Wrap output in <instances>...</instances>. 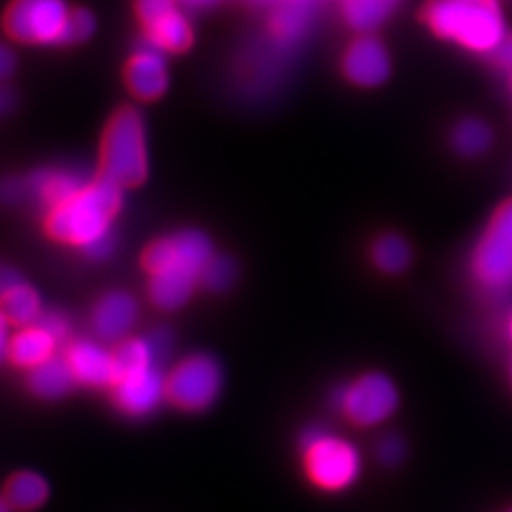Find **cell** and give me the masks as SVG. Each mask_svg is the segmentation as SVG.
Here are the masks:
<instances>
[{"label": "cell", "mask_w": 512, "mask_h": 512, "mask_svg": "<svg viewBox=\"0 0 512 512\" xmlns=\"http://www.w3.org/2000/svg\"><path fill=\"white\" fill-rule=\"evenodd\" d=\"M213 255L211 239L198 230H184L154 241L143 256V266L150 274V302L162 311L183 308Z\"/></svg>", "instance_id": "6da1fadb"}, {"label": "cell", "mask_w": 512, "mask_h": 512, "mask_svg": "<svg viewBox=\"0 0 512 512\" xmlns=\"http://www.w3.org/2000/svg\"><path fill=\"white\" fill-rule=\"evenodd\" d=\"M76 384L73 370L65 357L54 355L52 359L44 361L42 365L29 370L27 385L33 395L44 401H57L69 395V391Z\"/></svg>", "instance_id": "ac0fdd59"}, {"label": "cell", "mask_w": 512, "mask_h": 512, "mask_svg": "<svg viewBox=\"0 0 512 512\" xmlns=\"http://www.w3.org/2000/svg\"><path fill=\"white\" fill-rule=\"evenodd\" d=\"M177 2L190 10H209L220 4V0H177Z\"/></svg>", "instance_id": "8d00e7d4"}, {"label": "cell", "mask_w": 512, "mask_h": 512, "mask_svg": "<svg viewBox=\"0 0 512 512\" xmlns=\"http://www.w3.org/2000/svg\"><path fill=\"white\" fill-rule=\"evenodd\" d=\"M126 82L131 93L141 101H156L169 88V71L165 65L164 52L152 46L147 38L129 59Z\"/></svg>", "instance_id": "4fadbf2b"}, {"label": "cell", "mask_w": 512, "mask_h": 512, "mask_svg": "<svg viewBox=\"0 0 512 512\" xmlns=\"http://www.w3.org/2000/svg\"><path fill=\"white\" fill-rule=\"evenodd\" d=\"M238 277V266L230 256L213 255L205 264L200 283L211 293H224L228 291Z\"/></svg>", "instance_id": "d4e9b609"}, {"label": "cell", "mask_w": 512, "mask_h": 512, "mask_svg": "<svg viewBox=\"0 0 512 512\" xmlns=\"http://www.w3.org/2000/svg\"><path fill=\"white\" fill-rule=\"evenodd\" d=\"M50 495L48 482L33 471H21L12 476L6 484L4 499L12 507V511H35Z\"/></svg>", "instance_id": "ffe728a7"}, {"label": "cell", "mask_w": 512, "mask_h": 512, "mask_svg": "<svg viewBox=\"0 0 512 512\" xmlns=\"http://www.w3.org/2000/svg\"><path fill=\"white\" fill-rule=\"evenodd\" d=\"M300 454L306 478L325 494L346 492L363 473L359 448L321 425H311L302 433Z\"/></svg>", "instance_id": "277c9868"}, {"label": "cell", "mask_w": 512, "mask_h": 512, "mask_svg": "<svg viewBox=\"0 0 512 512\" xmlns=\"http://www.w3.org/2000/svg\"><path fill=\"white\" fill-rule=\"evenodd\" d=\"M12 511V507L8 505V501L4 499V497H0V512H10Z\"/></svg>", "instance_id": "f35d334b"}, {"label": "cell", "mask_w": 512, "mask_h": 512, "mask_svg": "<svg viewBox=\"0 0 512 512\" xmlns=\"http://www.w3.org/2000/svg\"><path fill=\"white\" fill-rule=\"evenodd\" d=\"M256 8H275L281 0H249Z\"/></svg>", "instance_id": "74e56055"}, {"label": "cell", "mask_w": 512, "mask_h": 512, "mask_svg": "<svg viewBox=\"0 0 512 512\" xmlns=\"http://www.w3.org/2000/svg\"><path fill=\"white\" fill-rule=\"evenodd\" d=\"M393 2H397V0H393Z\"/></svg>", "instance_id": "7bdbcfd3"}, {"label": "cell", "mask_w": 512, "mask_h": 512, "mask_svg": "<svg viewBox=\"0 0 512 512\" xmlns=\"http://www.w3.org/2000/svg\"><path fill=\"white\" fill-rule=\"evenodd\" d=\"M222 391L220 365L205 353H196L173 366L165 376V395L184 412H203Z\"/></svg>", "instance_id": "ba28073f"}, {"label": "cell", "mask_w": 512, "mask_h": 512, "mask_svg": "<svg viewBox=\"0 0 512 512\" xmlns=\"http://www.w3.org/2000/svg\"><path fill=\"white\" fill-rule=\"evenodd\" d=\"M509 90H511L512 93V73H509Z\"/></svg>", "instance_id": "60d3db41"}, {"label": "cell", "mask_w": 512, "mask_h": 512, "mask_svg": "<svg viewBox=\"0 0 512 512\" xmlns=\"http://www.w3.org/2000/svg\"><path fill=\"white\" fill-rule=\"evenodd\" d=\"M475 283L490 296L512 291V200L503 203L476 241L471 256Z\"/></svg>", "instance_id": "8992f818"}, {"label": "cell", "mask_w": 512, "mask_h": 512, "mask_svg": "<svg viewBox=\"0 0 512 512\" xmlns=\"http://www.w3.org/2000/svg\"><path fill=\"white\" fill-rule=\"evenodd\" d=\"M139 319V304L135 296L124 291H112L101 296L92 313L93 332L105 342L124 340Z\"/></svg>", "instance_id": "9a60e30c"}, {"label": "cell", "mask_w": 512, "mask_h": 512, "mask_svg": "<svg viewBox=\"0 0 512 512\" xmlns=\"http://www.w3.org/2000/svg\"><path fill=\"white\" fill-rule=\"evenodd\" d=\"M35 325L42 327L46 332H50L59 344L65 342L69 338V334H71L69 319L63 313H59V311H42Z\"/></svg>", "instance_id": "f1b7e54d"}, {"label": "cell", "mask_w": 512, "mask_h": 512, "mask_svg": "<svg viewBox=\"0 0 512 512\" xmlns=\"http://www.w3.org/2000/svg\"><path fill=\"white\" fill-rule=\"evenodd\" d=\"M511 380H512V363H511Z\"/></svg>", "instance_id": "b9f144b4"}, {"label": "cell", "mask_w": 512, "mask_h": 512, "mask_svg": "<svg viewBox=\"0 0 512 512\" xmlns=\"http://www.w3.org/2000/svg\"><path fill=\"white\" fill-rule=\"evenodd\" d=\"M69 14L65 0H12L4 29L23 44H61Z\"/></svg>", "instance_id": "9c48e42d"}, {"label": "cell", "mask_w": 512, "mask_h": 512, "mask_svg": "<svg viewBox=\"0 0 512 512\" xmlns=\"http://www.w3.org/2000/svg\"><path fill=\"white\" fill-rule=\"evenodd\" d=\"M57 346L59 342L50 332H46L38 325H29L19 330L16 336H12L8 357L19 368L31 370L35 366L42 365L44 361L52 359Z\"/></svg>", "instance_id": "e0dca14e"}, {"label": "cell", "mask_w": 512, "mask_h": 512, "mask_svg": "<svg viewBox=\"0 0 512 512\" xmlns=\"http://www.w3.org/2000/svg\"><path fill=\"white\" fill-rule=\"evenodd\" d=\"M95 33V18L92 12L86 8H74L69 14L61 46H73V44H82Z\"/></svg>", "instance_id": "484cf974"}, {"label": "cell", "mask_w": 512, "mask_h": 512, "mask_svg": "<svg viewBox=\"0 0 512 512\" xmlns=\"http://www.w3.org/2000/svg\"><path fill=\"white\" fill-rule=\"evenodd\" d=\"M492 145V129L478 118H465L452 131V147L461 156H480Z\"/></svg>", "instance_id": "cb8c5ba5"}, {"label": "cell", "mask_w": 512, "mask_h": 512, "mask_svg": "<svg viewBox=\"0 0 512 512\" xmlns=\"http://www.w3.org/2000/svg\"><path fill=\"white\" fill-rule=\"evenodd\" d=\"M122 186L107 177H93L76 196L46 211V232L59 243L86 249L112 232L122 209Z\"/></svg>", "instance_id": "7a4b0ae2"}, {"label": "cell", "mask_w": 512, "mask_h": 512, "mask_svg": "<svg viewBox=\"0 0 512 512\" xmlns=\"http://www.w3.org/2000/svg\"><path fill=\"white\" fill-rule=\"evenodd\" d=\"M332 406L357 427H376L389 420L399 408V389L382 372H366L342 385L330 397Z\"/></svg>", "instance_id": "52a82bcc"}, {"label": "cell", "mask_w": 512, "mask_h": 512, "mask_svg": "<svg viewBox=\"0 0 512 512\" xmlns=\"http://www.w3.org/2000/svg\"><path fill=\"white\" fill-rule=\"evenodd\" d=\"M317 14L315 0H281L270 18V37L277 50H291L310 35Z\"/></svg>", "instance_id": "2e32d148"}, {"label": "cell", "mask_w": 512, "mask_h": 512, "mask_svg": "<svg viewBox=\"0 0 512 512\" xmlns=\"http://www.w3.org/2000/svg\"><path fill=\"white\" fill-rule=\"evenodd\" d=\"M512 512V511H511Z\"/></svg>", "instance_id": "ee69618b"}, {"label": "cell", "mask_w": 512, "mask_h": 512, "mask_svg": "<svg viewBox=\"0 0 512 512\" xmlns=\"http://www.w3.org/2000/svg\"><path fill=\"white\" fill-rule=\"evenodd\" d=\"M507 330H509V336H511V342H512V313H511V317H509V325H507Z\"/></svg>", "instance_id": "ab89813d"}, {"label": "cell", "mask_w": 512, "mask_h": 512, "mask_svg": "<svg viewBox=\"0 0 512 512\" xmlns=\"http://www.w3.org/2000/svg\"><path fill=\"white\" fill-rule=\"evenodd\" d=\"M370 255L378 270H382L385 274L397 275L410 266L412 249L408 241L401 236L385 234L374 241Z\"/></svg>", "instance_id": "603a6c76"}, {"label": "cell", "mask_w": 512, "mask_h": 512, "mask_svg": "<svg viewBox=\"0 0 512 512\" xmlns=\"http://www.w3.org/2000/svg\"><path fill=\"white\" fill-rule=\"evenodd\" d=\"M114 247H116V236H114V230H112L107 236L95 239L92 245H88L82 251H84V255L90 256L92 260H105V258H109L112 255Z\"/></svg>", "instance_id": "1f68e13d"}, {"label": "cell", "mask_w": 512, "mask_h": 512, "mask_svg": "<svg viewBox=\"0 0 512 512\" xmlns=\"http://www.w3.org/2000/svg\"><path fill=\"white\" fill-rule=\"evenodd\" d=\"M86 171L76 167H50L31 173L27 181L29 200L37 202L44 211L71 200L92 181Z\"/></svg>", "instance_id": "7c38bea8"}, {"label": "cell", "mask_w": 512, "mask_h": 512, "mask_svg": "<svg viewBox=\"0 0 512 512\" xmlns=\"http://www.w3.org/2000/svg\"><path fill=\"white\" fill-rule=\"evenodd\" d=\"M145 38L167 54H183L194 42V29L179 8L145 27Z\"/></svg>", "instance_id": "d6986e66"}, {"label": "cell", "mask_w": 512, "mask_h": 512, "mask_svg": "<svg viewBox=\"0 0 512 512\" xmlns=\"http://www.w3.org/2000/svg\"><path fill=\"white\" fill-rule=\"evenodd\" d=\"M101 175L122 188L145 183L148 175L147 126L133 107L120 109L103 135Z\"/></svg>", "instance_id": "5b68a950"}, {"label": "cell", "mask_w": 512, "mask_h": 512, "mask_svg": "<svg viewBox=\"0 0 512 512\" xmlns=\"http://www.w3.org/2000/svg\"><path fill=\"white\" fill-rule=\"evenodd\" d=\"M423 19L437 37L475 54H492L507 35L505 16L497 0H431Z\"/></svg>", "instance_id": "3957f363"}, {"label": "cell", "mask_w": 512, "mask_h": 512, "mask_svg": "<svg viewBox=\"0 0 512 512\" xmlns=\"http://www.w3.org/2000/svg\"><path fill=\"white\" fill-rule=\"evenodd\" d=\"M16 67H18V57L14 54V50L0 42V82L8 80L12 74L16 73Z\"/></svg>", "instance_id": "d6a6232c"}, {"label": "cell", "mask_w": 512, "mask_h": 512, "mask_svg": "<svg viewBox=\"0 0 512 512\" xmlns=\"http://www.w3.org/2000/svg\"><path fill=\"white\" fill-rule=\"evenodd\" d=\"M110 389L114 403L129 418H145L167 399L165 376L156 361L120 368Z\"/></svg>", "instance_id": "30bf717a"}, {"label": "cell", "mask_w": 512, "mask_h": 512, "mask_svg": "<svg viewBox=\"0 0 512 512\" xmlns=\"http://www.w3.org/2000/svg\"><path fill=\"white\" fill-rule=\"evenodd\" d=\"M393 8V0H344L342 16L355 33L372 35L389 19Z\"/></svg>", "instance_id": "44dd1931"}, {"label": "cell", "mask_w": 512, "mask_h": 512, "mask_svg": "<svg viewBox=\"0 0 512 512\" xmlns=\"http://www.w3.org/2000/svg\"><path fill=\"white\" fill-rule=\"evenodd\" d=\"M0 310L4 311V315L12 325H18V327L35 325L40 313L44 311L40 294L25 281H21L8 293L0 296Z\"/></svg>", "instance_id": "7402d4cb"}, {"label": "cell", "mask_w": 512, "mask_h": 512, "mask_svg": "<svg viewBox=\"0 0 512 512\" xmlns=\"http://www.w3.org/2000/svg\"><path fill=\"white\" fill-rule=\"evenodd\" d=\"M65 359L73 370L76 384L86 387H112L118 378L116 357L109 349L92 340H78L73 342Z\"/></svg>", "instance_id": "5bb4252c"}, {"label": "cell", "mask_w": 512, "mask_h": 512, "mask_svg": "<svg viewBox=\"0 0 512 512\" xmlns=\"http://www.w3.org/2000/svg\"><path fill=\"white\" fill-rule=\"evenodd\" d=\"M177 0H137L135 2V12L141 19V23L148 27L154 21L164 18L165 14H169L171 10L179 8Z\"/></svg>", "instance_id": "4316f807"}, {"label": "cell", "mask_w": 512, "mask_h": 512, "mask_svg": "<svg viewBox=\"0 0 512 512\" xmlns=\"http://www.w3.org/2000/svg\"><path fill=\"white\" fill-rule=\"evenodd\" d=\"M342 71L355 86H382L391 74V57L384 42L374 35L355 38L342 59Z\"/></svg>", "instance_id": "8fae6325"}, {"label": "cell", "mask_w": 512, "mask_h": 512, "mask_svg": "<svg viewBox=\"0 0 512 512\" xmlns=\"http://www.w3.org/2000/svg\"><path fill=\"white\" fill-rule=\"evenodd\" d=\"M404 454H406L404 440L397 435H385L376 444V458L387 467L399 465L404 459Z\"/></svg>", "instance_id": "83f0119b"}, {"label": "cell", "mask_w": 512, "mask_h": 512, "mask_svg": "<svg viewBox=\"0 0 512 512\" xmlns=\"http://www.w3.org/2000/svg\"><path fill=\"white\" fill-rule=\"evenodd\" d=\"M29 200V190H27V181L18 179V177H8L0 181V203L14 205V203L25 202Z\"/></svg>", "instance_id": "f546056e"}, {"label": "cell", "mask_w": 512, "mask_h": 512, "mask_svg": "<svg viewBox=\"0 0 512 512\" xmlns=\"http://www.w3.org/2000/svg\"><path fill=\"white\" fill-rule=\"evenodd\" d=\"M12 323L8 321V317L4 315V311L0 310V361L4 359V357H8V348H10V332H8V327H10Z\"/></svg>", "instance_id": "d590c367"}, {"label": "cell", "mask_w": 512, "mask_h": 512, "mask_svg": "<svg viewBox=\"0 0 512 512\" xmlns=\"http://www.w3.org/2000/svg\"><path fill=\"white\" fill-rule=\"evenodd\" d=\"M23 281V277L12 266L0 262V296Z\"/></svg>", "instance_id": "836d02e7"}, {"label": "cell", "mask_w": 512, "mask_h": 512, "mask_svg": "<svg viewBox=\"0 0 512 512\" xmlns=\"http://www.w3.org/2000/svg\"><path fill=\"white\" fill-rule=\"evenodd\" d=\"M16 105H18L16 92L10 86H6L4 82H0V116L10 114L12 110L16 109Z\"/></svg>", "instance_id": "e575fe53"}, {"label": "cell", "mask_w": 512, "mask_h": 512, "mask_svg": "<svg viewBox=\"0 0 512 512\" xmlns=\"http://www.w3.org/2000/svg\"><path fill=\"white\" fill-rule=\"evenodd\" d=\"M490 57H492L495 67L512 73V33H507L499 40V44L492 50Z\"/></svg>", "instance_id": "4dcf8cb0"}]
</instances>
